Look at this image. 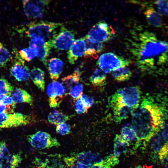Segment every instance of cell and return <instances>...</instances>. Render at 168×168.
Returning a JSON list of instances; mask_svg holds the SVG:
<instances>
[{
	"mask_svg": "<svg viewBox=\"0 0 168 168\" xmlns=\"http://www.w3.org/2000/svg\"><path fill=\"white\" fill-rule=\"evenodd\" d=\"M159 105L151 97H145L138 107L132 112L131 126L136 134V147L142 142H149L165 125L167 111Z\"/></svg>",
	"mask_w": 168,
	"mask_h": 168,
	"instance_id": "obj_1",
	"label": "cell"
},
{
	"mask_svg": "<svg viewBox=\"0 0 168 168\" xmlns=\"http://www.w3.org/2000/svg\"><path fill=\"white\" fill-rule=\"evenodd\" d=\"M140 43L133 50L138 66L142 69L152 67L157 59L164 62L168 55V43L158 40L152 33L145 32L139 35Z\"/></svg>",
	"mask_w": 168,
	"mask_h": 168,
	"instance_id": "obj_2",
	"label": "cell"
},
{
	"mask_svg": "<svg viewBox=\"0 0 168 168\" xmlns=\"http://www.w3.org/2000/svg\"><path fill=\"white\" fill-rule=\"evenodd\" d=\"M141 92L138 86L122 88L118 90L111 97L131 109L133 111L139 105Z\"/></svg>",
	"mask_w": 168,
	"mask_h": 168,
	"instance_id": "obj_3",
	"label": "cell"
},
{
	"mask_svg": "<svg viewBox=\"0 0 168 168\" xmlns=\"http://www.w3.org/2000/svg\"><path fill=\"white\" fill-rule=\"evenodd\" d=\"M62 25L59 23L48 21H34L28 25L26 33L31 39L40 38L44 39L54 33L55 29Z\"/></svg>",
	"mask_w": 168,
	"mask_h": 168,
	"instance_id": "obj_4",
	"label": "cell"
},
{
	"mask_svg": "<svg viewBox=\"0 0 168 168\" xmlns=\"http://www.w3.org/2000/svg\"><path fill=\"white\" fill-rule=\"evenodd\" d=\"M131 63L129 60L124 58L112 52L101 54L97 61V64L105 73L114 71L119 68L128 65Z\"/></svg>",
	"mask_w": 168,
	"mask_h": 168,
	"instance_id": "obj_5",
	"label": "cell"
},
{
	"mask_svg": "<svg viewBox=\"0 0 168 168\" xmlns=\"http://www.w3.org/2000/svg\"><path fill=\"white\" fill-rule=\"evenodd\" d=\"M115 33L113 29L107 23L100 21L92 27L86 36L92 42L102 43L111 39Z\"/></svg>",
	"mask_w": 168,
	"mask_h": 168,
	"instance_id": "obj_6",
	"label": "cell"
},
{
	"mask_svg": "<svg viewBox=\"0 0 168 168\" xmlns=\"http://www.w3.org/2000/svg\"><path fill=\"white\" fill-rule=\"evenodd\" d=\"M28 142L33 147L38 149H48L53 147H58L60 143L55 138L48 133L38 131L27 137Z\"/></svg>",
	"mask_w": 168,
	"mask_h": 168,
	"instance_id": "obj_7",
	"label": "cell"
},
{
	"mask_svg": "<svg viewBox=\"0 0 168 168\" xmlns=\"http://www.w3.org/2000/svg\"><path fill=\"white\" fill-rule=\"evenodd\" d=\"M74 34L72 30L62 27L60 31L54 35L49 40L52 47L60 50L69 49L74 41Z\"/></svg>",
	"mask_w": 168,
	"mask_h": 168,
	"instance_id": "obj_8",
	"label": "cell"
},
{
	"mask_svg": "<svg viewBox=\"0 0 168 168\" xmlns=\"http://www.w3.org/2000/svg\"><path fill=\"white\" fill-rule=\"evenodd\" d=\"M150 145L154 156L162 164L168 161V143L161 136L160 132L156 133L149 140Z\"/></svg>",
	"mask_w": 168,
	"mask_h": 168,
	"instance_id": "obj_9",
	"label": "cell"
},
{
	"mask_svg": "<svg viewBox=\"0 0 168 168\" xmlns=\"http://www.w3.org/2000/svg\"><path fill=\"white\" fill-rule=\"evenodd\" d=\"M31 117L20 113H0V128L16 127L30 123Z\"/></svg>",
	"mask_w": 168,
	"mask_h": 168,
	"instance_id": "obj_10",
	"label": "cell"
},
{
	"mask_svg": "<svg viewBox=\"0 0 168 168\" xmlns=\"http://www.w3.org/2000/svg\"><path fill=\"white\" fill-rule=\"evenodd\" d=\"M50 2L49 0H23L22 3L25 13L30 18L41 17Z\"/></svg>",
	"mask_w": 168,
	"mask_h": 168,
	"instance_id": "obj_11",
	"label": "cell"
},
{
	"mask_svg": "<svg viewBox=\"0 0 168 168\" xmlns=\"http://www.w3.org/2000/svg\"><path fill=\"white\" fill-rule=\"evenodd\" d=\"M47 92L49 96V102L51 108L59 106L63 99L65 92L62 84L55 81L50 83L47 87Z\"/></svg>",
	"mask_w": 168,
	"mask_h": 168,
	"instance_id": "obj_12",
	"label": "cell"
},
{
	"mask_svg": "<svg viewBox=\"0 0 168 168\" xmlns=\"http://www.w3.org/2000/svg\"><path fill=\"white\" fill-rule=\"evenodd\" d=\"M30 46L35 48L37 50V56L46 66L47 58L49 55L50 50L52 48L49 40L45 41L44 39L40 38L31 39L29 42Z\"/></svg>",
	"mask_w": 168,
	"mask_h": 168,
	"instance_id": "obj_13",
	"label": "cell"
},
{
	"mask_svg": "<svg viewBox=\"0 0 168 168\" xmlns=\"http://www.w3.org/2000/svg\"><path fill=\"white\" fill-rule=\"evenodd\" d=\"M17 57L18 60L15 61L10 69V73L18 81H26L30 77V70L25 65L23 60Z\"/></svg>",
	"mask_w": 168,
	"mask_h": 168,
	"instance_id": "obj_14",
	"label": "cell"
},
{
	"mask_svg": "<svg viewBox=\"0 0 168 168\" xmlns=\"http://www.w3.org/2000/svg\"><path fill=\"white\" fill-rule=\"evenodd\" d=\"M86 49L84 38L75 40L67 53V58L69 63L74 64L78 58L84 55Z\"/></svg>",
	"mask_w": 168,
	"mask_h": 168,
	"instance_id": "obj_15",
	"label": "cell"
},
{
	"mask_svg": "<svg viewBox=\"0 0 168 168\" xmlns=\"http://www.w3.org/2000/svg\"><path fill=\"white\" fill-rule=\"evenodd\" d=\"M70 155L79 162L90 166L101 162L102 160L100 153H94L90 151L73 152Z\"/></svg>",
	"mask_w": 168,
	"mask_h": 168,
	"instance_id": "obj_16",
	"label": "cell"
},
{
	"mask_svg": "<svg viewBox=\"0 0 168 168\" xmlns=\"http://www.w3.org/2000/svg\"><path fill=\"white\" fill-rule=\"evenodd\" d=\"M60 155H52L44 160L36 158L34 163L36 168H65Z\"/></svg>",
	"mask_w": 168,
	"mask_h": 168,
	"instance_id": "obj_17",
	"label": "cell"
},
{
	"mask_svg": "<svg viewBox=\"0 0 168 168\" xmlns=\"http://www.w3.org/2000/svg\"><path fill=\"white\" fill-rule=\"evenodd\" d=\"M64 64L60 59L54 58L47 60L46 66L53 81L58 80L62 72Z\"/></svg>",
	"mask_w": 168,
	"mask_h": 168,
	"instance_id": "obj_18",
	"label": "cell"
},
{
	"mask_svg": "<svg viewBox=\"0 0 168 168\" xmlns=\"http://www.w3.org/2000/svg\"><path fill=\"white\" fill-rule=\"evenodd\" d=\"M113 110L114 119L116 122H120L126 119L133 111L127 106L116 103H110Z\"/></svg>",
	"mask_w": 168,
	"mask_h": 168,
	"instance_id": "obj_19",
	"label": "cell"
},
{
	"mask_svg": "<svg viewBox=\"0 0 168 168\" xmlns=\"http://www.w3.org/2000/svg\"><path fill=\"white\" fill-rule=\"evenodd\" d=\"M44 72L39 68L34 67L31 71L30 77L35 85L41 91L45 89Z\"/></svg>",
	"mask_w": 168,
	"mask_h": 168,
	"instance_id": "obj_20",
	"label": "cell"
},
{
	"mask_svg": "<svg viewBox=\"0 0 168 168\" xmlns=\"http://www.w3.org/2000/svg\"><path fill=\"white\" fill-rule=\"evenodd\" d=\"M144 14L149 24L156 27H161L162 25V18L161 14L153 8L149 7L144 12Z\"/></svg>",
	"mask_w": 168,
	"mask_h": 168,
	"instance_id": "obj_21",
	"label": "cell"
},
{
	"mask_svg": "<svg viewBox=\"0 0 168 168\" xmlns=\"http://www.w3.org/2000/svg\"><path fill=\"white\" fill-rule=\"evenodd\" d=\"M22 160L20 153H10L0 162V168H16Z\"/></svg>",
	"mask_w": 168,
	"mask_h": 168,
	"instance_id": "obj_22",
	"label": "cell"
},
{
	"mask_svg": "<svg viewBox=\"0 0 168 168\" xmlns=\"http://www.w3.org/2000/svg\"><path fill=\"white\" fill-rule=\"evenodd\" d=\"M129 145L128 142L121 135L116 134L114 139V155L118 157L122 154L126 152Z\"/></svg>",
	"mask_w": 168,
	"mask_h": 168,
	"instance_id": "obj_23",
	"label": "cell"
},
{
	"mask_svg": "<svg viewBox=\"0 0 168 168\" xmlns=\"http://www.w3.org/2000/svg\"><path fill=\"white\" fill-rule=\"evenodd\" d=\"M84 38L86 46L84 56L95 58L98 54L103 50L104 46L102 43H93L91 42L86 36Z\"/></svg>",
	"mask_w": 168,
	"mask_h": 168,
	"instance_id": "obj_24",
	"label": "cell"
},
{
	"mask_svg": "<svg viewBox=\"0 0 168 168\" xmlns=\"http://www.w3.org/2000/svg\"><path fill=\"white\" fill-rule=\"evenodd\" d=\"M12 97L16 103H26L32 105L33 102L31 96L26 90L21 88H16L13 91Z\"/></svg>",
	"mask_w": 168,
	"mask_h": 168,
	"instance_id": "obj_25",
	"label": "cell"
},
{
	"mask_svg": "<svg viewBox=\"0 0 168 168\" xmlns=\"http://www.w3.org/2000/svg\"><path fill=\"white\" fill-rule=\"evenodd\" d=\"M81 74V72L79 71L76 70L72 74L62 79V84L65 89V92L68 91V93L70 90L78 83Z\"/></svg>",
	"mask_w": 168,
	"mask_h": 168,
	"instance_id": "obj_26",
	"label": "cell"
},
{
	"mask_svg": "<svg viewBox=\"0 0 168 168\" xmlns=\"http://www.w3.org/2000/svg\"><path fill=\"white\" fill-rule=\"evenodd\" d=\"M106 75L100 69L96 68L89 78L90 82L95 86H101L106 82Z\"/></svg>",
	"mask_w": 168,
	"mask_h": 168,
	"instance_id": "obj_27",
	"label": "cell"
},
{
	"mask_svg": "<svg viewBox=\"0 0 168 168\" xmlns=\"http://www.w3.org/2000/svg\"><path fill=\"white\" fill-rule=\"evenodd\" d=\"M48 119L50 123L57 125L65 123L69 119V117L62 112L54 110L49 113Z\"/></svg>",
	"mask_w": 168,
	"mask_h": 168,
	"instance_id": "obj_28",
	"label": "cell"
},
{
	"mask_svg": "<svg viewBox=\"0 0 168 168\" xmlns=\"http://www.w3.org/2000/svg\"><path fill=\"white\" fill-rule=\"evenodd\" d=\"M132 74L131 71L125 67L113 71L112 76L115 80L119 82H123L129 80Z\"/></svg>",
	"mask_w": 168,
	"mask_h": 168,
	"instance_id": "obj_29",
	"label": "cell"
},
{
	"mask_svg": "<svg viewBox=\"0 0 168 168\" xmlns=\"http://www.w3.org/2000/svg\"><path fill=\"white\" fill-rule=\"evenodd\" d=\"M19 53L22 59L29 62L37 56V52L35 48L30 46L20 50Z\"/></svg>",
	"mask_w": 168,
	"mask_h": 168,
	"instance_id": "obj_30",
	"label": "cell"
},
{
	"mask_svg": "<svg viewBox=\"0 0 168 168\" xmlns=\"http://www.w3.org/2000/svg\"><path fill=\"white\" fill-rule=\"evenodd\" d=\"M63 160L68 168H90L91 167L79 162L71 155L63 157Z\"/></svg>",
	"mask_w": 168,
	"mask_h": 168,
	"instance_id": "obj_31",
	"label": "cell"
},
{
	"mask_svg": "<svg viewBox=\"0 0 168 168\" xmlns=\"http://www.w3.org/2000/svg\"><path fill=\"white\" fill-rule=\"evenodd\" d=\"M14 91V87L6 79H0V95L10 96Z\"/></svg>",
	"mask_w": 168,
	"mask_h": 168,
	"instance_id": "obj_32",
	"label": "cell"
},
{
	"mask_svg": "<svg viewBox=\"0 0 168 168\" xmlns=\"http://www.w3.org/2000/svg\"><path fill=\"white\" fill-rule=\"evenodd\" d=\"M121 136L126 140L129 142L133 141L136 138V135L131 126H126L122 128Z\"/></svg>",
	"mask_w": 168,
	"mask_h": 168,
	"instance_id": "obj_33",
	"label": "cell"
},
{
	"mask_svg": "<svg viewBox=\"0 0 168 168\" xmlns=\"http://www.w3.org/2000/svg\"><path fill=\"white\" fill-rule=\"evenodd\" d=\"M10 57L8 50L0 42V67L4 66L10 60Z\"/></svg>",
	"mask_w": 168,
	"mask_h": 168,
	"instance_id": "obj_34",
	"label": "cell"
},
{
	"mask_svg": "<svg viewBox=\"0 0 168 168\" xmlns=\"http://www.w3.org/2000/svg\"><path fill=\"white\" fill-rule=\"evenodd\" d=\"M83 89V85L78 83L70 90L68 94L74 99L77 100L80 98L82 95Z\"/></svg>",
	"mask_w": 168,
	"mask_h": 168,
	"instance_id": "obj_35",
	"label": "cell"
},
{
	"mask_svg": "<svg viewBox=\"0 0 168 168\" xmlns=\"http://www.w3.org/2000/svg\"><path fill=\"white\" fill-rule=\"evenodd\" d=\"M155 3L160 13L168 16V1L158 0L156 1Z\"/></svg>",
	"mask_w": 168,
	"mask_h": 168,
	"instance_id": "obj_36",
	"label": "cell"
},
{
	"mask_svg": "<svg viewBox=\"0 0 168 168\" xmlns=\"http://www.w3.org/2000/svg\"><path fill=\"white\" fill-rule=\"evenodd\" d=\"M56 130L57 133L62 135H65L70 133L71 127L68 124L63 123L57 125Z\"/></svg>",
	"mask_w": 168,
	"mask_h": 168,
	"instance_id": "obj_37",
	"label": "cell"
},
{
	"mask_svg": "<svg viewBox=\"0 0 168 168\" xmlns=\"http://www.w3.org/2000/svg\"><path fill=\"white\" fill-rule=\"evenodd\" d=\"M102 161L112 168L118 164L119 162V160L118 157L113 154H111L105 157L102 159Z\"/></svg>",
	"mask_w": 168,
	"mask_h": 168,
	"instance_id": "obj_38",
	"label": "cell"
},
{
	"mask_svg": "<svg viewBox=\"0 0 168 168\" xmlns=\"http://www.w3.org/2000/svg\"><path fill=\"white\" fill-rule=\"evenodd\" d=\"M75 110L78 114L86 113L88 110L82 102L80 98L76 100L74 104Z\"/></svg>",
	"mask_w": 168,
	"mask_h": 168,
	"instance_id": "obj_39",
	"label": "cell"
},
{
	"mask_svg": "<svg viewBox=\"0 0 168 168\" xmlns=\"http://www.w3.org/2000/svg\"><path fill=\"white\" fill-rule=\"evenodd\" d=\"M10 153L5 142L0 143V162Z\"/></svg>",
	"mask_w": 168,
	"mask_h": 168,
	"instance_id": "obj_40",
	"label": "cell"
},
{
	"mask_svg": "<svg viewBox=\"0 0 168 168\" xmlns=\"http://www.w3.org/2000/svg\"><path fill=\"white\" fill-rule=\"evenodd\" d=\"M80 99L87 110L91 107L94 103L93 99L86 95L82 94Z\"/></svg>",
	"mask_w": 168,
	"mask_h": 168,
	"instance_id": "obj_41",
	"label": "cell"
},
{
	"mask_svg": "<svg viewBox=\"0 0 168 168\" xmlns=\"http://www.w3.org/2000/svg\"><path fill=\"white\" fill-rule=\"evenodd\" d=\"M0 101L4 105L10 106L14 109L16 107V103L14 101L10 96H3Z\"/></svg>",
	"mask_w": 168,
	"mask_h": 168,
	"instance_id": "obj_42",
	"label": "cell"
},
{
	"mask_svg": "<svg viewBox=\"0 0 168 168\" xmlns=\"http://www.w3.org/2000/svg\"><path fill=\"white\" fill-rule=\"evenodd\" d=\"M13 112V108L10 106L4 105L0 101V113L10 114Z\"/></svg>",
	"mask_w": 168,
	"mask_h": 168,
	"instance_id": "obj_43",
	"label": "cell"
},
{
	"mask_svg": "<svg viewBox=\"0 0 168 168\" xmlns=\"http://www.w3.org/2000/svg\"><path fill=\"white\" fill-rule=\"evenodd\" d=\"M159 132L164 139L168 143V124H165Z\"/></svg>",
	"mask_w": 168,
	"mask_h": 168,
	"instance_id": "obj_44",
	"label": "cell"
},
{
	"mask_svg": "<svg viewBox=\"0 0 168 168\" xmlns=\"http://www.w3.org/2000/svg\"><path fill=\"white\" fill-rule=\"evenodd\" d=\"M135 168H146L144 166H142L141 165H139L136 166Z\"/></svg>",
	"mask_w": 168,
	"mask_h": 168,
	"instance_id": "obj_45",
	"label": "cell"
},
{
	"mask_svg": "<svg viewBox=\"0 0 168 168\" xmlns=\"http://www.w3.org/2000/svg\"><path fill=\"white\" fill-rule=\"evenodd\" d=\"M3 96L0 95V101L1 100L2 98V97Z\"/></svg>",
	"mask_w": 168,
	"mask_h": 168,
	"instance_id": "obj_46",
	"label": "cell"
}]
</instances>
